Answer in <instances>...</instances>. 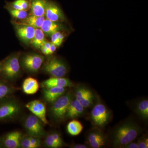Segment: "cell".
I'll return each instance as SVG.
<instances>
[{
	"label": "cell",
	"instance_id": "obj_1",
	"mask_svg": "<svg viewBox=\"0 0 148 148\" xmlns=\"http://www.w3.org/2000/svg\"><path fill=\"white\" fill-rule=\"evenodd\" d=\"M143 132L140 125L135 120L129 118L115 125L110 130L108 136L113 147L121 148L124 145L135 141Z\"/></svg>",
	"mask_w": 148,
	"mask_h": 148
},
{
	"label": "cell",
	"instance_id": "obj_2",
	"mask_svg": "<svg viewBox=\"0 0 148 148\" xmlns=\"http://www.w3.org/2000/svg\"><path fill=\"white\" fill-rule=\"evenodd\" d=\"M75 98L74 92L69 91L51 103L49 110L52 119L56 123H61L66 119L67 109L71 101Z\"/></svg>",
	"mask_w": 148,
	"mask_h": 148
},
{
	"label": "cell",
	"instance_id": "obj_3",
	"mask_svg": "<svg viewBox=\"0 0 148 148\" xmlns=\"http://www.w3.org/2000/svg\"><path fill=\"white\" fill-rule=\"evenodd\" d=\"M112 117L110 110L101 101H96L92 106L89 119L93 126L103 128L108 124Z\"/></svg>",
	"mask_w": 148,
	"mask_h": 148
},
{
	"label": "cell",
	"instance_id": "obj_4",
	"mask_svg": "<svg viewBox=\"0 0 148 148\" xmlns=\"http://www.w3.org/2000/svg\"><path fill=\"white\" fill-rule=\"evenodd\" d=\"M20 74L19 56H10L3 61L2 68L0 74L3 79L5 81L15 80Z\"/></svg>",
	"mask_w": 148,
	"mask_h": 148
},
{
	"label": "cell",
	"instance_id": "obj_5",
	"mask_svg": "<svg viewBox=\"0 0 148 148\" xmlns=\"http://www.w3.org/2000/svg\"><path fill=\"white\" fill-rule=\"evenodd\" d=\"M10 97L0 101V121L14 119L21 112V104L17 100Z\"/></svg>",
	"mask_w": 148,
	"mask_h": 148
},
{
	"label": "cell",
	"instance_id": "obj_6",
	"mask_svg": "<svg viewBox=\"0 0 148 148\" xmlns=\"http://www.w3.org/2000/svg\"><path fill=\"white\" fill-rule=\"evenodd\" d=\"M86 143L89 148H102L107 147L110 144V140L102 128L92 127L86 133Z\"/></svg>",
	"mask_w": 148,
	"mask_h": 148
},
{
	"label": "cell",
	"instance_id": "obj_7",
	"mask_svg": "<svg viewBox=\"0 0 148 148\" xmlns=\"http://www.w3.org/2000/svg\"><path fill=\"white\" fill-rule=\"evenodd\" d=\"M24 127L27 135L36 138H42L46 135L43 123L34 115L27 116L24 119Z\"/></svg>",
	"mask_w": 148,
	"mask_h": 148
},
{
	"label": "cell",
	"instance_id": "obj_8",
	"mask_svg": "<svg viewBox=\"0 0 148 148\" xmlns=\"http://www.w3.org/2000/svg\"><path fill=\"white\" fill-rule=\"evenodd\" d=\"M74 97L86 108L92 107L96 101L94 92L84 84H79L75 87Z\"/></svg>",
	"mask_w": 148,
	"mask_h": 148
},
{
	"label": "cell",
	"instance_id": "obj_9",
	"mask_svg": "<svg viewBox=\"0 0 148 148\" xmlns=\"http://www.w3.org/2000/svg\"><path fill=\"white\" fill-rule=\"evenodd\" d=\"M43 70L52 77H61L67 74L68 69L64 61L56 57L49 59L43 66Z\"/></svg>",
	"mask_w": 148,
	"mask_h": 148
},
{
	"label": "cell",
	"instance_id": "obj_10",
	"mask_svg": "<svg viewBox=\"0 0 148 148\" xmlns=\"http://www.w3.org/2000/svg\"><path fill=\"white\" fill-rule=\"evenodd\" d=\"M45 61L44 56L37 53H29L22 57L21 63L24 69L31 73L38 71Z\"/></svg>",
	"mask_w": 148,
	"mask_h": 148
},
{
	"label": "cell",
	"instance_id": "obj_11",
	"mask_svg": "<svg viewBox=\"0 0 148 148\" xmlns=\"http://www.w3.org/2000/svg\"><path fill=\"white\" fill-rule=\"evenodd\" d=\"M130 108L143 121L148 120V100L147 98H139L128 103Z\"/></svg>",
	"mask_w": 148,
	"mask_h": 148
},
{
	"label": "cell",
	"instance_id": "obj_12",
	"mask_svg": "<svg viewBox=\"0 0 148 148\" xmlns=\"http://www.w3.org/2000/svg\"><path fill=\"white\" fill-rule=\"evenodd\" d=\"M25 106L33 114L39 118L44 125L49 124L46 118V108L42 102L34 100L27 103Z\"/></svg>",
	"mask_w": 148,
	"mask_h": 148
},
{
	"label": "cell",
	"instance_id": "obj_13",
	"mask_svg": "<svg viewBox=\"0 0 148 148\" xmlns=\"http://www.w3.org/2000/svg\"><path fill=\"white\" fill-rule=\"evenodd\" d=\"M23 134L19 131L8 132L2 137L3 148H21V141Z\"/></svg>",
	"mask_w": 148,
	"mask_h": 148
},
{
	"label": "cell",
	"instance_id": "obj_14",
	"mask_svg": "<svg viewBox=\"0 0 148 148\" xmlns=\"http://www.w3.org/2000/svg\"><path fill=\"white\" fill-rule=\"evenodd\" d=\"M86 110V108L74 98L71 101L67 109L66 119H74L80 117L84 115Z\"/></svg>",
	"mask_w": 148,
	"mask_h": 148
},
{
	"label": "cell",
	"instance_id": "obj_15",
	"mask_svg": "<svg viewBox=\"0 0 148 148\" xmlns=\"http://www.w3.org/2000/svg\"><path fill=\"white\" fill-rule=\"evenodd\" d=\"M43 88L51 87L67 88L74 86V84L70 79L64 77H51L44 81L41 84Z\"/></svg>",
	"mask_w": 148,
	"mask_h": 148
},
{
	"label": "cell",
	"instance_id": "obj_16",
	"mask_svg": "<svg viewBox=\"0 0 148 148\" xmlns=\"http://www.w3.org/2000/svg\"><path fill=\"white\" fill-rule=\"evenodd\" d=\"M45 15L47 19L54 22L61 21L64 18V14L60 8L51 1H48Z\"/></svg>",
	"mask_w": 148,
	"mask_h": 148
},
{
	"label": "cell",
	"instance_id": "obj_17",
	"mask_svg": "<svg viewBox=\"0 0 148 148\" xmlns=\"http://www.w3.org/2000/svg\"><path fill=\"white\" fill-rule=\"evenodd\" d=\"M44 146L49 148H60L66 145L61 134L57 131H53L46 135Z\"/></svg>",
	"mask_w": 148,
	"mask_h": 148
},
{
	"label": "cell",
	"instance_id": "obj_18",
	"mask_svg": "<svg viewBox=\"0 0 148 148\" xmlns=\"http://www.w3.org/2000/svg\"><path fill=\"white\" fill-rule=\"evenodd\" d=\"M66 88L51 87L43 88V98L48 103H51L56 101L66 92Z\"/></svg>",
	"mask_w": 148,
	"mask_h": 148
},
{
	"label": "cell",
	"instance_id": "obj_19",
	"mask_svg": "<svg viewBox=\"0 0 148 148\" xmlns=\"http://www.w3.org/2000/svg\"><path fill=\"white\" fill-rule=\"evenodd\" d=\"M16 32L20 39L29 44L31 43L34 36L35 29L30 26L18 24L16 27Z\"/></svg>",
	"mask_w": 148,
	"mask_h": 148
},
{
	"label": "cell",
	"instance_id": "obj_20",
	"mask_svg": "<svg viewBox=\"0 0 148 148\" xmlns=\"http://www.w3.org/2000/svg\"><path fill=\"white\" fill-rule=\"evenodd\" d=\"M63 28L61 24L58 22L46 19H45L40 29L45 35L48 36H51L56 32H59Z\"/></svg>",
	"mask_w": 148,
	"mask_h": 148
},
{
	"label": "cell",
	"instance_id": "obj_21",
	"mask_svg": "<svg viewBox=\"0 0 148 148\" xmlns=\"http://www.w3.org/2000/svg\"><path fill=\"white\" fill-rule=\"evenodd\" d=\"M47 0H31L30 6L33 15L44 16Z\"/></svg>",
	"mask_w": 148,
	"mask_h": 148
},
{
	"label": "cell",
	"instance_id": "obj_22",
	"mask_svg": "<svg viewBox=\"0 0 148 148\" xmlns=\"http://www.w3.org/2000/svg\"><path fill=\"white\" fill-rule=\"evenodd\" d=\"M39 84L36 79L32 77H28L24 80L22 84L23 92L27 95H33L38 92Z\"/></svg>",
	"mask_w": 148,
	"mask_h": 148
},
{
	"label": "cell",
	"instance_id": "obj_23",
	"mask_svg": "<svg viewBox=\"0 0 148 148\" xmlns=\"http://www.w3.org/2000/svg\"><path fill=\"white\" fill-rule=\"evenodd\" d=\"M42 145L40 138L30 135H23L21 141V148H38Z\"/></svg>",
	"mask_w": 148,
	"mask_h": 148
},
{
	"label": "cell",
	"instance_id": "obj_24",
	"mask_svg": "<svg viewBox=\"0 0 148 148\" xmlns=\"http://www.w3.org/2000/svg\"><path fill=\"white\" fill-rule=\"evenodd\" d=\"M45 19L44 16H38L32 14L22 19L19 24L30 26L35 29H40Z\"/></svg>",
	"mask_w": 148,
	"mask_h": 148
},
{
	"label": "cell",
	"instance_id": "obj_25",
	"mask_svg": "<svg viewBox=\"0 0 148 148\" xmlns=\"http://www.w3.org/2000/svg\"><path fill=\"white\" fill-rule=\"evenodd\" d=\"M66 129L69 135L76 136L79 135L82 132L83 126L80 122L74 119L68 123Z\"/></svg>",
	"mask_w": 148,
	"mask_h": 148
},
{
	"label": "cell",
	"instance_id": "obj_26",
	"mask_svg": "<svg viewBox=\"0 0 148 148\" xmlns=\"http://www.w3.org/2000/svg\"><path fill=\"white\" fill-rule=\"evenodd\" d=\"M15 91L14 88L4 80H0V101L10 97Z\"/></svg>",
	"mask_w": 148,
	"mask_h": 148
},
{
	"label": "cell",
	"instance_id": "obj_27",
	"mask_svg": "<svg viewBox=\"0 0 148 148\" xmlns=\"http://www.w3.org/2000/svg\"><path fill=\"white\" fill-rule=\"evenodd\" d=\"M46 41L45 34L40 29H35L34 36L32 40L31 44L36 48H40L41 47Z\"/></svg>",
	"mask_w": 148,
	"mask_h": 148
},
{
	"label": "cell",
	"instance_id": "obj_28",
	"mask_svg": "<svg viewBox=\"0 0 148 148\" xmlns=\"http://www.w3.org/2000/svg\"><path fill=\"white\" fill-rule=\"evenodd\" d=\"M10 12L14 18L21 20L26 18L28 16V14L26 10H17L12 9L10 10Z\"/></svg>",
	"mask_w": 148,
	"mask_h": 148
},
{
	"label": "cell",
	"instance_id": "obj_29",
	"mask_svg": "<svg viewBox=\"0 0 148 148\" xmlns=\"http://www.w3.org/2000/svg\"><path fill=\"white\" fill-rule=\"evenodd\" d=\"M138 148H148V137L147 134H144L138 138L137 142Z\"/></svg>",
	"mask_w": 148,
	"mask_h": 148
},
{
	"label": "cell",
	"instance_id": "obj_30",
	"mask_svg": "<svg viewBox=\"0 0 148 148\" xmlns=\"http://www.w3.org/2000/svg\"><path fill=\"white\" fill-rule=\"evenodd\" d=\"M61 34V32H57L54 33L51 36V42L53 43L56 47L60 46L58 41V36Z\"/></svg>",
	"mask_w": 148,
	"mask_h": 148
},
{
	"label": "cell",
	"instance_id": "obj_31",
	"mask_svg": "<svg viewBox=\"0 0 148 148\" xmlns=\"http://www.w3.org/2000/svg\"><path fill=\"white\" fill-rule=\"evenodd\" d=\"M121 148H138L137 142L132 141L121 147Z\"/></svg>",
	"mask_w": 148,
	"mask_h": 148
},
{
	"label": "cell",
	"instance_id": "obj_32",
	"mask_svg": "<svg viewBox=\"0 0 148 148\" xmlns=\"http://www.w3.org/2000/svg\"><path fill=\"white\" fill-rule=\"evenodd\" d=\"M71 148H89L86 144H72L69 146Z\"/></svg>",
	"mask_w": 148,
	"mask_h": 148
},
{
	"label": "cell",
	"instance_id": "obj_33",
	"mask_svg": "<svg viewBox=\"0 0 148 148\" xmlns=\"http://www.w3.org/2000/svg\"><path fill=\"white\" fill-rule=\"evenodd\" d=\"M56 46L52 42H51L50 49H49V54H52L56 51Z\"/></svg>",
	"mask_w": 148,
	"mask_h": 148
},
{
	"label": "cell",
	"instance_id": "obj_34",
	"mask_svg": "<svg viewBox=\"0 0 148 148\" xmlns=\"http://www.w3.org/2000/svg\"><path fill=\"white\" fill-rule=\"evenodd\" d=\"M43 45L47 49V55H49V49H50L51 42H47L46 41H45Z\"/></svg>",
	"mask_w": 148,
	"mask_h": 148
},
{
	"label": "cell",
	"instance_id": "obj_35",
	"mask_svg": "<svg viewBox=\"0 0 148 148\" xmlns=\"http://www.w3.org/2000/svg\"><path fill=\"white\" fill-rule=\"evenodd\" d=\"M64 38V36L63 34H61L59 35L58 36V41H59V44L60 45H61V44L63 42V40Z\"/></svg>",
	"mask_w": 148,
	"mask_h": 148
},
{
	"label": "cell",
	"instance_id": "obj_36",
	"mask_svg": "<svg viewBox=\"0 0 148 148\" xmlns=\"http://www.w3.org/2000/svg\"><path fill=\"white\" fill-rule=\"evenodd\" d=\"M40 49L42 52V53H43V54L47 55V50L44 46L42 45L41 47L40 48Z\"/></svg>",
	"mask_w": 148,
	"mask_h": 148
},
{
	"label": "cell",
	"instance_id": "obj_37",
	"mask_svg": "<svg viewBox=\"0 0 148 148\" xmlns=\"http://www.w3.org/2000/svg\"><path fill=\"white\" fill-rule=\"evenodd\" d=\"M3 148L2 142V137H0V148Z\"/></svg>",
	"mask_w": 148,
	"mask_h": 148
},
{
	"label": "cell",
	"instance_id": "obj_38",
	"mask_svg": "<svg viewBox=\"0 0 148 148\" xmlns=\"http://www.w3.org/2000/svg\"><path fill=\"white\" fill-rule=\"evenodd\" d=\"M3 61H0V73L1 71L2 68Z\"/></svg>",
	"mask_w": 148,
	"mask_h": 148
}]
</instances>
